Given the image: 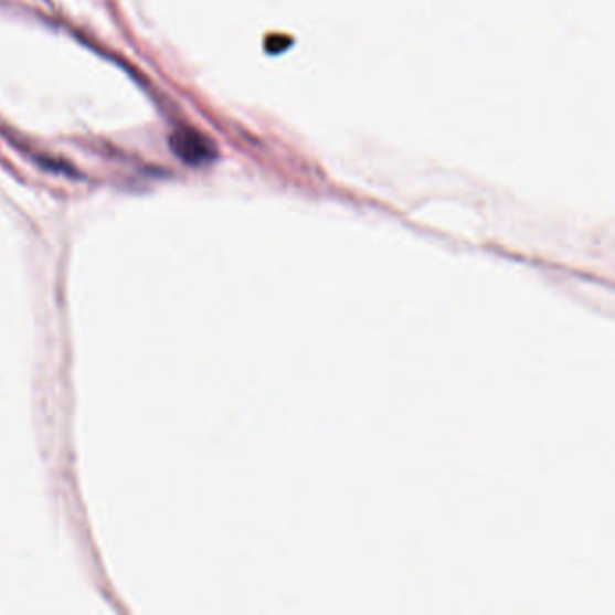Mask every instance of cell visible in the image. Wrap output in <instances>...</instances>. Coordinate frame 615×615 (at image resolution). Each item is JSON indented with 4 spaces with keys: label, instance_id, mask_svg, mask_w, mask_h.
<instances>
[{
    "label": "cell",
    "instance_id": "1",
    "mask_svg": "<svg viewBox=\"0 0 615 615\" xmlns=\"http://www.w3.org/2000/svg\"><path fill=\"white\" fill-rule=\"evenodd\" d=\"M172 152L181 159L182 163L201 167V165L212 163L218 158V150L212 141L192 128H179L170 138Z\"/></svg>",
    "mask_w": 615,
    "mask_h": 615
}]
</instances>
